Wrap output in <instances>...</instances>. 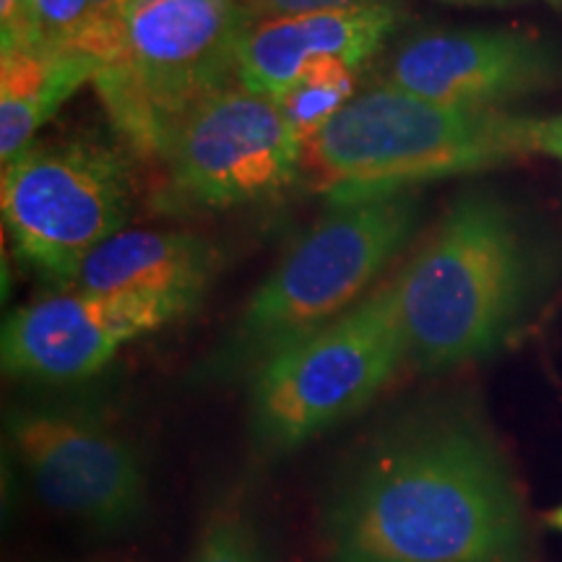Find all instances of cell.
Returning <instances> with one entry per match:
<instances>
[{
    "label": "cell",
    "mask_w": 562,
    "mask_h": 562,
    "mask_svg": "<svg viewBox=\"0 0 562 562\" xmlns=\"http://www.w3.org/2000/svg\"><path fill=\"white\" fill-rule=\"evenodd\" d=\"M442 3L463 5V9H508V5L521 3V0H442Z\"/></svg>",
    "instance_id": "cell-22"
},
{
    "label": "cell",
    "mask_w": 562,
    "mask_h": 562,
    "mask_svg": "<svg viewBox=\"0 0 562 562\" xmlns=\"http://www.w3.org/2000/svg\"><path fill=\"white\" fill-rule=\"evenodd\" d=\"M518 138L524 154H547L562 161V112L547 117L518 115Z\"/></svg>",
    "instance_id": "cell-19"
},
{
    "label": "cell",
    "mask_w": 562,
    "mask_h": 562,
    "mask_svg": "<svg viewBox=\"0 0 562 562\" xmlns=\"http://www.w3.org/2000/svg\"><path fill=\"white\" fill-rule=\"evenodd\" d=\"M240 3L252 13V19H271L294 16V13L357 9V5L381 3V0H240Z\"/></svg>",
    "instance_id": "cell-21"
},
{
    "label": "cell",
    "mask_w": 562,
    "mask_h": 562,
    "mask_svg": "<svg viewBox=\"0 0 562 562\" xmlns=\"http://www.w3.org/2000/svg\"><path fill=\"white\" fill-rule=\"evenodd\" d=\"M409 347L393 279L248 375L250 435L263 453H290L364 409Z\"/></svg>",
    "instance_id": "cell-6"
},
{
    "label": "cell",
    "mask_w": 562,
    "mask_h": 562,
    "mask_svg": "<svg viewBox=\"0 0 562 562\" xmlns=\"http://www.w3.org/2000/svg\"><path fill=\"white\" fill-rule=\"evenodd\" d=\"M102 63L76 47L30 45L3 53L0 63V161L11 165L34 133L60 104L87 81H94Z\"/></svg>",
    "instance_id": "cell-14"
},
{
    "label": "cell",
    "mask_w": 562,
    "mask_h": 562,
    "mask_svg": "<svg viewBox=\"0 0 562 562\" xmlns=\"http://www.w3.org/2000/svg\"><path fill=\"white\" fill-rule=\"evenodd\" d=\"M417 224L419 199L414 188L331 201L326 214L252 292L211 360V375H250L286 344L355 307L402 256Z\"/></svg>",
    "instance_id": "cell-3"
},
{
    "label": "cell",
    "mask_w": 562,
    "mask_h": 562,
    "mask_svg": "<svg viewBox=\"0 0 562 562\" xmlns=\"http://www.w3.org/2000/svg\"><path fill=\"white\" fill-rule=\"evenodd\" d=\"M0 53L40 45L32 0H0Z\"/></svg>",
    "instance_id": "cell-18"
},
{
    "label": "cell",
    "mask_w": 562,
    "mask_h": 562,
    "mask_svg": "<svg viewBox=\"0 0 562 562\" xmlns=\"http://www.w3.org/2000/svg\"><path fill=\"white\" fill-rule=\"evenodd\" d=\"M220 252L193 232L123 229L83 261L76 290L170 300L191 313L214 281Z\"/></svg>",
    "instance_id": "cell-13"
},
{
    "label": "cell",
    "mask_w": 562,
    "mask_h": 562,
    "mask_svg": "<svg viewBox=\"0 0 562 562\" xmlns=\"http://www.w3.org/2000/svg\"><path fill=\"white\" fill-rule=\"evenodd\" d=\"M131 3L133 0H94V32L87 42V53L94 55L100 63H104L115 47L117 30H121V21Z\"/></svg>",
    "instance_id": "cell-20"
},
{
    "label": "cell",
    "mask_w": 562,
    "mask_h": 562,
    "mask_svg": "<svg viewBox=\"0 0 562 562\" xmlns=\"http://www.w3.org/2000/svg\"><path fill=\"white\" fill-rule=\"evenodd\" d=\"M252 13L240 0H133L94 89L112 128L161 159L180 125L237 81Z\"/></svg>",
    "instance_id": "cell-5"
},
{
    "label": "cell",
    "mask_w": 562,
    "mask_h": 562,
    "mask_svg": "<svg viewBox=\"0 0 562 562\" xmlns=\"http://www.w3.org/2000/svg\"><path fill=\"white\" fill-rule=\"evenodd\" d=\"M521 157L518 115L446 108L383 83L351 97L302 146V170L331 201H355Z\"/></svg>",
    "instance_id": "cell-4"
},
{
    "label": "cell",
    "mask_w": 562,
    "mask_h": 562,
    "mask_svg": "<svg viewBox=\"0 0 562 562\" xmlns=\"http://www.w3.org/2000/svg\"><path fill=\"white\" fill-rule=\"evenodd\" d=\"M40 45L76 47L87 53L94 32V0H32Z\"/></svg>",
    "instance_id": "cell-17"
},
{
    "label": "cell",
    "mask_w": 562,
    "mask_h": 562,
    "mask_svg": "<svg viewBox=\"0 0 562 562\" xmlns=\"http://www.w3.org/2000/svg\"><path fill=\"white\" fill-rule=\"evenodd\" d=\"M131 159L117 146L70 138L32 144L3 167L0 209L13 252L47 284L70 290L87 258L125 229Z\"/></svg>",
    "instance_id": "cell-7"
},
{
    "label": "cell",
    "mask_w": 562,
    "mask_h": 562,
    "mask_svg": "<svg viewBox=\"0 0 562 562\" xmlns=\"http://www.w3.org/2000/svg\"><path fill=\"white\" fill-rule=\"evenodd\" d=\"M547 3H552V5H562V0H547Z\"/></svg>",
    "instance_id": "cell-24"
},
{
    "label": "cell",
    "mask_w": 562,
    "mask_h": 562,
    "mask_svg": "<svg viewBox=\"0 0 562 562\" xmlns=\"http://www.w3.org/2000/svg\"><path fill=\"white\" fill-rule=\"evenodd\" d=\"M9 440L32 490L58 516L100 533H121L144 518V459L94 414L13 409Z\"/></svg>",
    "instance_id": "cell-9"
},
{
    "label": "cell",
    "mask_w": 562,
    "mask_h": 562,
    "mask_svg": "<svg viewBox=\"0 0 562 562\" xmlns=\"http://www.w3.org/2000/svg\"><path fill=\"white\" fill-rule=\"evenodd\" d=\"M562 47L518 30H438L391 55L385 83L446 108L497 110L554 87Z\"/></svg>",
    "instance_id": "cell-11"
},
{
    "label": "cell",
    "mask_w": 562,
    "mask_h": 562,
    "mask_svg": "<svg viewBox=\"0 0 562 562\" xmlns=\"http://www.w3.org/2000/svg\"><path fill=\"white\" fill-rule=\"evenodd\" d=\"M547 524L554 526L558 531H562V505L560 508H554L552 513H547Z\"/></svg>",
    "instance_id": "cell-23"
},
{
    "label": "cell",
    "mask_w": 562,
    "mask_h": 562,
    "mask_svg": "<svg viewBox=\"0 0 562 562\" xmlns=\"http://www.w3.org/2000/svg\"><path fill=\"white\" fill-rule=\"evenodd\" d=\"M402 19V9L385 0L357 9L252 19L237 58V83L279 100L313 60L336 58L360 68L381 53Z\"/></svg>",
    "instance_id": "cell-12"
},
{
    "label": "cell",
    "mask_w": 562,
    "mask_h": 562,
    "mask_svg": "<svg viewBox=\"0 0 562 562\" xmlns=\"http://www.w3.org/2000/svg\"><path fill=\"white\" fill-rule=\"evenodd\" d=\"M537 252L497 195L463 193L393 277L409 362L448 370L501 349L537 292Z\"/></svg>",
    "instance_id": "cell-2"
},
{
    "label": "cell",
    "mask_w": 562,
    "mask_h": 562,
    "mask_svg": "<svg viewBox=\"0 0 562 562\" xmlns=\"http://www.w3.org/2000/svg\"><path fill=\"white\" fill-rule=\"evenodd\" d=\"M186 315L170 300L131 292L60 290L19 307L3 323L5 375L30 383H79L115 360L125 344Z\"/></svg>",
    "instance_id": "cell-10"
},
{
    "label": "cell",
    "mask_w": 562,
    "mask_h": 562,
    "mask_svg": "<svg viewBox=\"0 0 562 562\" xmlns=\"http://www.w3.org/2000/svg\"><path fill=\"white\" fill-rule=\"evenodd\" d=\"M328 562H526L516 482L459 402L409 406L349 456L318 513Z\"/></svg>",
    "instance_id": "cell-1"
},
{
    "label": "cell",
    "mask_w": 562,
    "mask_h": 562,
    "mask_svg": "<svg viewBox=\"0 0 562 562\" xmlns=\"http://www.w3.org/2000/svg\"><path fill=\"white\" fill-rule=\"evenodd\" d=\"M159 161L175 211H220L290 188L302 170V144L279 100L237 83L203 102Z\"/></svg>",
    "instance_id": "cell-8"
},
{
    "label": "cell",
    "mask_w": 562,
    "mask_h": 562,
    "mask_svg": "<svg viewBox=\"0 0 562 562\" xmlns=\"http://www.w3.org/2000/svg\"><path fill=\"white\" fill-rule=\"evenodd\" d=\"M355 70L349 63L336 58L313 60L300 74V81L284 97H279L281 110L302 146L318 136L336 112L351 100Z\"/></svg>",
    "instance_id": "cell-15"
},
{
    "label": "cell",
    "mask_w": 562,
    "mask_h": 562,
    "mask_svg": "<svg viewBox=\"0 0 562 562\" xmlns=\"http://www.w3.org/2000/svg\"><path fill=\"white\" fill-rule=\"evenodd\" d=\"M191 562H271L261 529L243 497H224L211 508Z\"/></svg>",
    "instance_id": "cell-16"
}]
</instances>
